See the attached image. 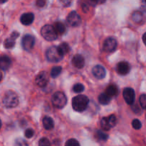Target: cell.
<instances>
[{
	"label": "cell",
	"mask_w": 146,
	"mask_h": 146,
	"mask_svg": "<svg viewBox=\"0 0 146 146\" xmlns=\"http://www.w3.org/2000/svg\"><path fill=\"white\" fill-rule=\"evenodd\" d=\"M19 36V33L17 32V31H13L11 34V35L8 37L7 38H6L5 41L4 42V46L6 48H13L15 45L16 43V39H17L18 37Z\"/></svg>",
	"instance_id": "11"
},
{
	"label": "cell",
	"mask_w": 146,
	"mask_h": 146,
	"mask_svg": "<svg viewBox=\"0 0 146 146\" xmlns=\"http://www.w3.org/2000/svg\"><path fill=\"white\" fill-rule=\"evenodd\" d=\"M58 51H59L60 54H61L62 56H64L69 52L70 47L67 43L63 42L59 44V46H58Z\"/></svg>",
	"instance_id": "21"
},
{
	"label": "cell",
	"mask_w": 146,
	"mask_h": 146,
	"mask_svg": "<svg viewBox=\"0 0 146 146\" xmlns=\"http://www.w3.org/2000/svg\"><path fill=\"white\" fill-rule=\"evenodd\" d=\"M60 1L63 4V6H64V7H68L71 4V2H72V0H60Z\"/></svg>",
	"instance_id": "36"
},
{
	"label": "cell",
	"mask_w": 146,
	"mask_h": 146,
	"mask_svg": "<svg viewBox=\"0 0 146 146\" xmlns=\"http://www.w3.org/2000/svg\"><path fill=\"white\" fill-rule=\"evenodd\" d=\"M54 27L55 29V30L56 31L57 34H64V33L66 31V26L63 24L62 22H60V21H57L55 24H54Z\"/></svg>",
	"instance_id": "19"
},
{
	"label": "cell",
	"mask_w": 146,
	"mask_h": 146,
	"mask_svg": "<svg viewBox=\"0 0 146 146\" xmlns=\"http://www.w3.org/2000/svg\"><path fill=\"white\" fill-rule=\"evenodd\" d=\"M106 0H89V2L91 5H97V4H102L106 2Z\"/></svg>",
	"instance_id": "34"
},
{
	"label": "cell",
	"mask_w": 146,
	"mask_h": 146,
	"mask_svg": "<svg viewBox=\"0 0 146 146\" xmlns=\"http://www.w3.org/2000/svg\"><path fill=\"white\" fill-rule=\"evenodd\" d=\"M143 41L144 44L146 46V32L143 35Z\"/></svg>",
	"instance_id": "38"
},
{
	"label": "cell",
	"mask_w": 146,
	"mask_h": 146,
	"mask_svg": "<svg viewBox=\"0 0 146 146\" xmlns=\"http://www.w3.org/2000/svg\"><path fill=\"white\" fill-rule=\"evenodd\" d=\"M66 21L70 26L73 27H76L81 24V18L76 11H73L67 16Z\"/></svg>",
	"instance_id": "8"
},
{
	"label": "cell",
	"mask_w": 146,
	"mask_h": 146,
	"mask_svg": "<svg viewBox=\"0 0 146 146\" xmlns=\"http://www.w3.org/2000/svg\"><path fill=\"white\" fill-rule=\"evenodd\" d=\"M34 20V15L33 13L28 12L23 14L20 18V21L23 25L29 26L33 23Z\"/></svg>",
	"instance_id": "14"
},
{
	"label": "cell",
	"mask_w": 146,
	"mask_h": 146,
	"mask_svg": "<svg viewBox=\"0 0 146 146\" xmlns=\"http://www.w3.org/2000/svg\"><path fill=\"white\" fill-rule=\"evenodd\" d=\"M132 125L134 129L139 130L142 127V123H141V122L138 119H134L132 121Z\"/></svg>",
	"instance_id": "31"
},
{
	"label": "cell",
	"mask_w": 146,
	"mask_h": 146,
	"mask_svg": "<svg viewBox=\"0 0 146 146\" xmlns=\"http://www.w3.org/2000/svg\"><path fill=\"white\" fill-rule=\"evenodd\" d=\"M35 44V38L30 34H26L21 39V46L25 51H31Z\"/></svg>",
	"instance_id": "6"
},
{
	"label": "cell",
	"mask_w": 146,
	"mask_h": 146,
	"mask_svg": "<svg viewBox=\"0 0 146 146\" xmlns=\"http://www.w3.org/2000/svg\"><path fill=\"white\" fill-rule=\"evenodd\" d=\"M111 100V97L109 96L106 93H104V94H101L98 96V101L102 105H108L110 104Z\"/></svg>",
	"instance_id": "18"
},
{
	"label": "cell",
	"mask_w": 146,
	"mask_h": 146,
	"mask_svg": "<svg viewBox=\"0 0 146 146\" xmlns=\"http://www.w3.org/2000/svg\"><path fill=\"white\" fill-rule=\"evenodd\" d=\"M124 100L128 105H132L135 99V91L131 88H125L123 93Z\"/></svg>",
	"instance_id": "10"
},
{
	"label": "cell",
	"mask_w": 146,
	"mask_h": 146,
	"mask_svg": "<svg viewBox=\"0 0 146 146\" xmlns=\"http://www.w3.org/2000/svg\"><path fill=\"white\" fill-rule=\"evenodd\" d=\"M117 45H118V44H117V41L115 38H113V37H108L104 41L103 49L106 52H113V51H114L116 49Z\"/></svg>",
	"instance_id": "7"
},
{
	"label": "cell",
	"mask_w": 146,
	"mask_h": 146,
	"mask_svg": "<svg viewBox=\"0 0 146 146\" xmlns=\"http://www.w3.org/2000/svg\"><path fill=\"white\" fill-rule=\"evenodd\" d=\"M101 128L104 130V131H109L111 128L110 123L108 121V117H104L101 121Z\"/></svg>",
	"instance_id": "23"
},
{
	"label": "cell",
	"mask_w": 146,
	"mask_h": 146,
	"mask_svg": "<svg viewBox=\"0 0 146 146\" xmlns=\"http://www.w3.org/2000/svg\"><path fill=\"white\" fill-rule=\"evenodd\" d=\"M7 1H8V0H1V4H4V3L7 2Z\"/></svg>",
	"instance_id": "39"
},
{
	"label": "cell",
	"mask_w": 146,
	"mask_h": 146,
	"mask_svg": "<svg viewBox=\"0 0 146 146\" xmlns=\"http://www.w3.org/2000/svg\"><path fill=\"white\" fill-rule=\"evenodd\" d=\"M132 19L135 22L141 23L143 21V14L141 11H135L132 15Z\"/></svg>",
	"instance_id": "22"
},
{
	"label": "cell",
	"mask_w": 146,
	"mask_h": 146,
	"mask_svg": "<svg viewBox=\"0 0 146 146\" xmlns=\"http://www.w3.org/2000/svg\"><path fill=\"white\" fill-rule=\"evenodd\" d=\"M65 146H81L80 143L77 140L74 139V138H71V139L68 140L66 143Z\"/></svg>",
	"instance_id": "28"
},
{
	"label": "cell",
	"mask_w": 146,
	"mask_h": 146,
	"mask_svg": "<svg viewBox=\"0 0 146 146\" xmlns=\"http://www.w3.org/2000/svg\"><path fill=\"white\" fill-rule=\"evenodd\" d=\"M89 99L86 96L78 95L72 99V107L77 112H83L88 107Z\"/></svg>",
	"instance_id": "1"
},
{
	"label": "cell",
	"mask_w": 146,
	"mask_h": 146,
	"mask_svg": "<svg viewBox=\"0 0 146 146\" xmlns=\"http://www.w3.org/2000/svg\"><path fill=\"white\" fill-rule=\"evenodd\" d=\"M41 34L43 38L46 41H55L58 37V34L54 29V26L47 25L44 26L41 29Z\"/></svg>",
	"instance_id": "3"
},
{
	"label": "cell",
	"mask_w": 146,
	"mask_h": 146,
	"mask_svg": "<svg viewBox=\"0 0 146 146\" xmlns=\"http://www.w3.org/2000/svg\"><path fill=\"white\" fill-rule=\"evenodd\" d=\"M92 73L94 76L98 79H102L105 78L106 75V71L105 68L101 65H97L93 68Z\"/></svg>",
	"instance_id": "13"
},
{
	"label": "cell",
	"mask_w": 146,
	"mask_h": 146,
	"mask_svg": "<svg viewBox=\"0 0 146 146\" xmlns=\"http://www.w3.org/2000/svg\"><path fill=\"white\" fill-rule=\"evenodd\" d=\"M96 135H97V138H98L99 140H101V141H107L108 138V135H107V134H106L105 133H104L103 131H97Z\"/></svg>",
	"instance_id": "26"
},
{
	"label": "cell",
	"mask_w": 146,
	"mask_h": 146,
	"mask_svg": "<svg viewBox=\"0 0 146 146\" xmlns=\"http://www.w3.org/2000/svg\"><path fill=\"white\" fill-rule=\"evenodd\" d=\"M46 0H36V5L38 7L41 8V7H44L46 5Z\"/></svg>",
	"instance_id": "35"
},
{
	"label": "cell",
	"mask_w": 146,
	"mask_h": 146,
	"mask_svg": "<svg viewBox=\"0 0 146 146\" xmlns=\"http://www.w3.org/2000/svg\"><path fill=\"white\" fill-rule=\"evenodd\" d=\"M11 65V60L7 56H1L0 58V66L2 71H7Z\"/></svg>",
	"instance_id": "16"
},
{
	"label": "cell",
	"mask_w": 146,
	"mask_h": 146,
	"mask_svg": "<svg viewBox=\"0 0 146 146\" xmlns=\"http://www.w3.org/2000/svg\"><path fill=\"white\" fill-rule=\"evenodd\" d=\"M84 86L81 84H76L73 87V91L76 94H80L84 91Z\"/></svg>",
	"instance_id": "25"
},
{
	"label": "cell",
	"mask_w": 146,
	"mask_h": 146,
	"mask_svg": "<svg viewBox=\"0 0 146 146\" xmlns=\"http://www.w3.org/2000/svg\"><path fill=\"white\" fill-rule=\"evenodd\" d=\"M2 104L5 108H15L19 105V96L13 91H8L4 94Z\"/></svg>",
	"instance_id": "2"
},
{
	"label": "cell",
	"mask_w": 146,
	"mask_h": 146,
	"mask_svg": "<svg viewBox=\"0 0 146 146\" xmlns=\"http://www.w3.org/2000/svg\"><path fill=\"white\" fill-rule=\"evenodd\" d=\"M38 146H51V145L48 138H42L38 141Z\"/></svg>",
	"instance_id": "30"
},
{
	"label": "cell",
	"mask_w": 146,
	"mask_h": 146,
	"mask_svg": "<svg viewBox=\"0 0 146 146\" xmlns=\"http://www.w3.org/2000/svg\"><path fill=\"white\" fill-rule=\"evenodd\" d=\"M14 146H29L28 143L23 138H17L14 142Z\"/></svg>",
	"instance_id": "27"
},
{
	"label": "cell",
	"mask_w": 146,
	"mask_h": 146,
	"mask_svg": "<svg viewBox=\"0 0 146 146\" xmlns=\"http://www.w3.org/2000/svg\"><path fill=\"white\" fill-rule=\"evenodd\" d=\"M108 121L110 123V125H111V128L115 126L116 125V123H117V119H116V117H115V115H111L108 117Z\"/></svg>",
	"instance_id": "32"
},
{
	"label": "cell",
	"mask_w": 146,
	"mask_h": 146,
	"mask_svg": "<svg viewBox=\"0 0 146 146\" xmlns=\"http://www.w3.org/2000/svg\"><path fill=\"white\" fill-rule=\"evenodd\" d=\"M139 102L143 109L146 110V94H142L139 98Z\"/></svg>",
	"instance_id": "29"
},
{
	"label": "cell",
	"mask_w": 146,
	"mask_h": 146,
	"mask_svg": "<svg viewBox=\"0 0 146 146\" xmlns=\"http://www.w3.org/2000/svg\"><path fill=\"white\" fill-rule=\"evenodd\" d=\"M72 64L77 68H82L85 65L84 58L80 54H76L72 58Z\"/></svg>",
	"instance_id": "15"
},
{
	"label": "cell",
	"mask_w": 146,
	"mask_h": 146,
	"mask_svg": "<svg viewBox=\"0 0 146 146\" xmlns=\"http://www.w3.org/2000/svg\"><path fill=\"white\" fill-rule=\"evenodd\" d=\"M106 93L111 97L115 96L118 94V88L115 85H111L107 87Z\"/></svg>",
	"instance_id": "20"
},
{
	"label": "cell",
	"mask_w": 146,
	"mask_h": 146,
	"mask_svg": "<svg viewBox=\"0 0 146 146\" xmlns=\"http://www.w3.org/2000/svg\"><path fill=\"white\" fill-rule=\"evenodd\" d=\"M116 71L120 75H127L131 71L130 64L126 61H121L119 62L116 66Z\"/></svg>",
	"instance_id": "12"
},
{
	"label": "cell",
	"mask_w": 146,
	"mask_h": 146,
	"mask_svg": "<svg viewBox=\"0 0 146 146\" xmlns=\"http://www.w3.org/2000/svg\"><path fill=\"white\" fill-rule=\"evenodd\" d=\"M46 56L48 61L57 63L62 60L64 56L60 54L58 46H51L47 49L46 52Z\"/></svg>",
	"instance_id": "5"
},
{
	"label": "cell",
	"mask_w": 146,
	"mask_h": 146,
	"mask_svg": "<svg viewBox=\"0 0 146 146\" xmlns=\"http://www.w3.org/2000/svg\"><path fill=\"white\" fill-rule=\"evenodd\" d=\"M34 130L31 129V128H28L25 131V133H24V135H25L26 138H31L33 136H34Z\"/></svg>",
	"instance_id": "33"
},
{
	"label": "cell",
	"mask_w": 146,
	"mask_h": 146,
	"mask_svg": "<svg viewBox=\"0 0 146 146\" xmlns=\"http://www.w3.org/2000/svg\"><path fill=\"white\" fill-rule=\"evenodd\" d=\"M51 103L56 108H63L67 104V98L61 91H57L53 94L51 97Z\"/></svg>",
	"instance_id": "4"
},
{
	"label": "cell",
	"mask_w": 146,
	"mask_h": 146,
	"mask_svg": "<svg viewBox=\"0 0 146 146\" xmlns=\"http://www.w3.org/2000/svg\"><path fill=\"white\" fill-rule=\"evenodd\" d=\"M62 68L61 66H54L51 70V76L53 78H56L61 74Z\"/></svg>",
	"instance_id": "24"
},
{
	"label": "cell",
	"mask_w": 146,
	"mask_h": 146,
	"mask_svg": "<svg viewBox=\"0 0 146 146\" xmlns=\"http://www.w3.org/2000/svg\"><path fill=\"white\" fill-rule=\"evenodd\" d=\"M141 8L143 11L146 12V0H141Z\"/></svg>",
	"instance_id": "37"
},
{
	"label": "cell",
	"mask_w": 146,
	"mask_h": 146,
	"mask_svg": "<svg viewBox=\"0 0 146 146\" xmlns=\"http://www.w3.org/2000/svg\"><path fill=\"white\" fill-rule=\"evenodd\" d=\"M43 125L47 131H51L54 127V121L51 117L45 116L43 118Z\"/></svg>",
	"instance_id": "17"
},
{
	"label": "cell",
	"mask_w": 146,
	"mask_h": 146,
	"mask_svg": "<svg viewBox=\"0 0 146 146\" xmlns=\"http://www.w3.org/2000/svg\"><path fill=\"white\" fill-rule=\"evenodd\" d=\"M48 74L46 71H41L36 76L35 83L38 86L41 88H44L48 84Z\"/></svg>",
	"instance_id": "9"
}]
</instances>
